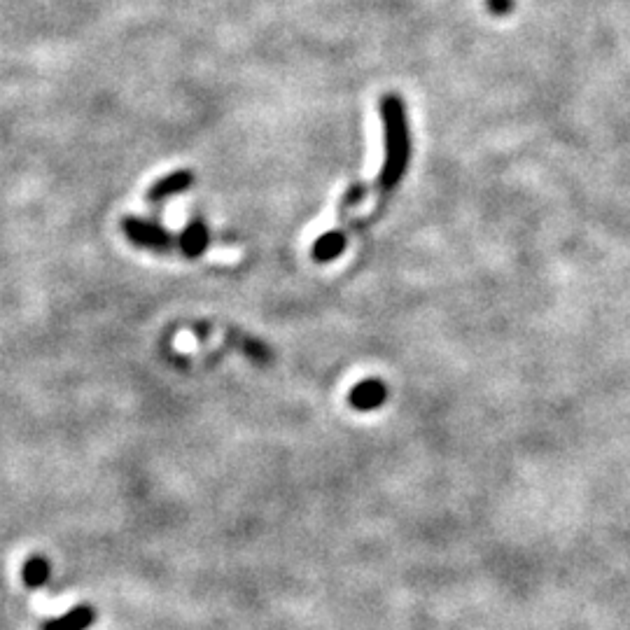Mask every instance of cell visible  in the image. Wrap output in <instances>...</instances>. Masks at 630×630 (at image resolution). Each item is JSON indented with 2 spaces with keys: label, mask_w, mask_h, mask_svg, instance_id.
<instances>
[{
  "label": "cell",
  "mask_w": 630,
  "mask_h": 630,
  "mask_svg": "<svg viewBox=\"0 0 630 630\" xmlns=\"http://www.w3.org/2000/svg\"><path fill=\"white\" fill-rule=\"evenodd\" d=\"M96 621V612L89 605L73 607L68 614L59 616V619L47 621L42 630H87L91 623Z\"/></svg>",
  "instance_id": "52a82bcc"
},
{
  "label": "cell",
  "mask_w": 630,
  "mask_h": 630,
  "mask_svg": "<svg viewBox=\"0 0 630 630\" xmlns=\"http://www.w3.org/2000/svg\"><path fill=\"white\" fill-rule=\"evenodd\" d=\"M381 119H383V136H385V157L383 168L378 173L374 182L378 192V206L369 217H362L360 222H355L353 231H364L378 215L383 213L385 203H388L390 194L395 192L399 182H402L406 168H409L411 159V136H409V122H406V108L404 101L397 94H388L381 98Z\"/></svg>",
  "instance_id": "6da1fadb"
},
{
  "label": "cell",
  "mask_w": 630,
  "mask_h": 630,
  "mask_svg": "<svg viewBox=\"0 0 630 630\" xmlns=\"http://www.w3.org/2000/svg\"><path fill=\"white\" fill-rule=\"evenodd\" d=\"M348 245V229H332L327 234H322L318 241L313 243V259L320 264L334 262L336 257L346 250Z\"/></svg>",
  "instance_id": "8992f818"
},
{
  "label": "cell",
  "mask_w": 630,
  "mask_h": 630,
  "mask_svg": "<svg viewBox=\"0 0 630 630\" xmlns=\"http://www.w3.org/2000/svg\"><path fill=\"white\" fill-rule=\"evenodd\" d=\"M194 182V175L189 171H173L164 175V178H159L154 185L147 189V203H150L152 208H159L164 206V203L171 199V196H178L182 192H187L189 187H192Z\"/></svg>",
  "instance_id": "3957f363"
},
{
  "label": "cell",
  "mask_w": 630,
  "mask_h": 630,
  "mask_svg": "<svg viewBox=\"0 0 630 630\" xmlns=\"http://www.w3.org/2000/svg\"><path fill=\"white\" fill-rule=\"evenodd\" d=\"M210 245V229L203 220H192L185 229L175 236V252L182 257H201Z\"/></svg>",
  "instance_id": "277c9868"
},
{
  "label": "cell",
  "mask_w": 630,
  "mask_h": 630,
  "mask_svg": "<svg viewBox=\"0 0 630 630\" xmlns=\"http://www.w3.org/2000/svg\"><path fill=\"white\" fill-rule=\"evenodd\" d=\"M371 192L369 185H364V182H353L346 192H343L341 196V203H339V222H346V217L350 215V210L360 206V203H364V199H367Z\"/></svg>",
  "instance_id": "ba28073f"
},
{
  "label": "cell",
  "mask_w": 630,
  "mask_h": 630,
  "mask_svg": "<svg viewBox=\"0 0 630 630\" xmlns=\"http://www.w3.org/2000/svg\"><path fill=\"white\" fill-rule=\"evenodd\" d=\"M385 399H388V385L378 378L360 381L348 395V402L355 411H376L378 406L385 404Z\"/></svg>",
  "instance_id": "5b68a950"
},
{
  "label": "cell",
  "mask_w": 630,
  "mask_h": 630,
  "mask_svg": "<svg viewBox=\"0 0 630 630\" xmlns=\"http://www.w3.org/2000/svg\"><path fill=\"white\" fill-rule=\"evenodd\" d=\"M122 231L136 248L159 252V255H168V252L175 250V236L168 234L157 220L129 215L122 220Z\"/></svg>",
  "instance_id": "7a4b0ae2"
},
{
  "label": "cell",
  "mask_w": 630,
  "mask_h": 630,
  "mask_svg": "<svg viewBox=\"0 0 630 630\" xmlns=\"http://www.w3.org/2000/svg\"><path fill=\"white\" fill-rule=\"evenodd\" d=\"M21 574H24V584L28 588H40L49 579V563L42 556H33L26 560Z\"/></svg>",
  "instance_id": "9c48e42d"
}]
</instances>
